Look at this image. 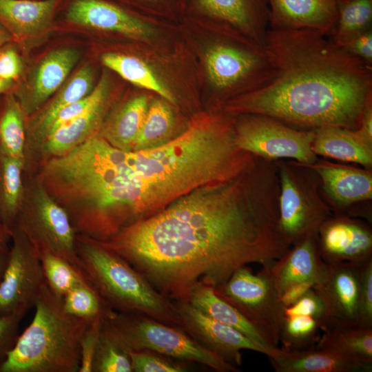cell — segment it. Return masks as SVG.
<instances>
[{"mask_svg":"<svg viewBox=\"0 0 372 372\" xmlns=\"http://www.w3.org/2000/svg\"><path fill=\"white\" fill-rule=\"evenodd\" d=\"M27 311L19 310L0 316V360L13 348L19 335L20 323Z\"/></svg>","mask_w":372,"mask_h":372,"instance_id":"cell-41","label":"cell"},{"mask_svg":"<svg viewBox=\"0 0 372 372\" xmlns=\"http://www.w3.org/2000/svg\"><path fill=\"white\" fill-rule=\"evenodd\" d=\"M242 115L234 120L235 140L241 149L270 161L291 158L301 164L317 161L312 150L316 130H299L265 115Z\"/></svg>","mask_w":372,"mask_h":372,"instance_id":"cell-10","label":"cell"},{"mask_svg":"<svg viewBox=\"0 0 372 372\" xmlns=\"http://www.w3.org/2000/svg\"><path fill=\"white\" fill-rule=\"evenodd\" d=\"M173 302L182 329L201 346L236 366L242 362L241 350L254 351L269 357L278 349L256 342L237 329L209 317L188 301Z\"/></svg>","mask_w":372,"mask_h":372,"instance_id":"cell-13","label":"cell"},{"mask_svg":"<svg viewBox=\"0 0 372 372\" xmlns=\"http://www.w3.org/2000/svg\"><path fill=\"white\" fill-rule=\"evenodd\" d=\"M10 239L12 232L0 218V256L9 251Z\"/></svg>","mask_w":372,"mask_h":372,"instance_id":"cell-47","label":"cell"},{"mask_svg":"<svg viewBox=\"0 0 372 372\" xmlns=\"http://www.w3.org/2000/svg\"><path fill=\"white\" fill-rule=\"evenodd\" d=\"M105 321L128 351H149L167 358L204 364L219 372L236 366L205 349L182 328L136 314L114 311Z\"/></svg>","mask_w":372,"mask_h":372,"instance_id":"cell-5","label":"cell"},{"mask_svg":"<svg viewBox=\"0 0 372 372\" xmlns=\"http://www.w3.org/2000/svg\"><path fill=\"white\" fill-rule=\"evenodd\" d=\"M362 265L325 263L321 280L312 287L324 307L321 331L359 327Z\"/></svg>","mask_w":372,"mask_h":372,"instance_id":"cell-12","label":"cell"},{"mask_svg":"<svg viewBox=\"0 0 372 372\" xmlns=\"http://www.w3.org/2000/svg\"><path fill=\"white\" fill-rule=\"evenodd\" d=\"M15 227L23 234L39 256L44 252L54 254L82 276L76 252V234L69 216L38 181L30 191L25 189Z\"/></svg>","mask_w":372,"mask_h":372,"instance_id":"cell-8","label":"cell"},{"mask_svg":"<svg viewBox=\"0 0 372 372\" xmlns=\"http://www.w3.org/2000/svg\"><path fill=\"white\" fill-rule=\"evenodd\" d=\"M76 246L83 278L109 308L182 328L173 301L123 258L85 236L76 235Z\"/></svg>","mask_w":372,"mask_h":372,"instance_id":"cell-4","label":"cell"},{"mask_svg":"<svg viewBox=\"0 0 372 372\" xmlns=\"http://www.w3.org/2000/svg\"><path fill=\"white\" fill-rule=\"evenodd\" d=\"M321 330L319 322L308 316H285L280 338L282 349L295 351L313 347L318 340V332Z\"/></svg>","mask_w":372,"mask_h":372,"instance_id":"cell-35","label":"cell"},{"mask_svg":"<svg viewBox=\"0 0 372 372\" xmlns=\"http://www.w3.org/2000/svg\"><path fill=\"white\" fill-rule=\"evenodd\" d=\"M92 372H132L129 351L103 318L95 351Z\"/></svg>","mask_w":372,"mask_h":372,"instance_id":"cell-34","label":"cell"},{"mask_svg":"<svg viewBox=\"0 0 372 372\" xmlns=\"http://www.w3.org/2000/svg\"><path fill=\"white\" fill-rule=\"evenodd\" d=\"M302 165L318 175L327 195L339 207L372 198V175L368 170L327 162Z\"/></svg>","mask_w":372,"mask_h":372,"instance_id":"cell-20","label":"cell"},{"mask_svg":"<svg viewBox=\"0 0 372 372\" xmlns=\"http://www.w3.org/2000/svg\"><path fill=\"white\" fill-rule=\"evenodd\" d=\"M12 240L0 280V316L28 311L46 282L39 256L17 227L12 230Z\"/></svg>","mask_w":372,"mask_h":372,"instance_id":"cell-11","label":"cell"},{"mask_svg":"<svg viewBox=\"0 0 372 372\" xmlns=\"http://www.w3.org/2000/svg\"><path fill=\"white\" fill-rule=\"evenodd\" d=\"M45 282L58 296L63 298L71 289L87 284L81 273L70 264L50 253L39 256Z\"/></svg>","mask_w":372,"mask_h":372,"instance_id":"cell-37","label":"cell"},{"mask_svg":"<svg viewBox=\"0 0 372 372\" xmlns=\"http://www.w3.org/2000/svg\"><path fill=\"white\" fill-rule=\"evenodd\" d=\"M313 285L309 283L298 284L287 289L282 296L281 299L285 307L295 302Z\"/></svg>","mask_w":372,"mask_h":372,"instance_id":"cell-46","label":"cell"},{"mask_svg":"<svg viewBox=\"0 0 372 372\" xmlns=\"http://www.w3.org/2000/svg\"><path fill=\"white\" fill-rule=\"evenodd\" d=\"M175 117L163 100H155L148 110L133 151L161 146L174 137Z\"/></svg>","mask_w":372,"mask_h":372,"instance_id":"cell-32","label":"cell"},{"mask_svg":"<svg viewBox=\"0 0 372 372\" xmlns=\"http://www.w3.org/2000/svg\"><path fill=\"white\" fill-rule=\"evenodd\" d=\"M126 1H134V3L140 4V5L155 6V5L163 3H164L163 1H167L169 0H126Z\"/></svg>","mask_w":372,"mask_h":372,"instance_id":"cell-49","label":"cell"},{"mask_svg":"<svg viewBox=\"0 0 372 372\" xmlns=\"http://www.w3.org/2000/svg\"><path fill=\"white\" fill-rule=\"evenodd\" d=\"M104 318L99 317L90 322L82 334L80 341L79 372H92L94 357Z\"/></svg>","mask_w":372,"mask_h":372,"instance_id":"cell-39","label":"cell"},{"mask_svg":"<svg viewBox=\"0 0 372 372\" xmlns=\"http://www.w3.org/2000/svg\"><path fill=\"white\" fill-rule=\"evenodd\" d=\"M278 172L259 158L236 179L196 189L97 242L165 298L187 301L196 284L214 289L238 268L271 265L291 247L279 225Z\"/></svg>","mask_w":372,"mask_h":372,"instance_id":"cell-1","label":"cell"},{"mask_svg":"<svg viewBox=\"0 0 372 372\" xmlns=\"http://www.w3.org/2000/svg\"><path fill=\"white\" fill-rule=\"evenodd\" d=\"M101 61L106 67L132 84L153 91L167 102L175 103L170 91L141 59L130 55L107 52L102 55Z\"/></svg>","mask_w":372,"mask_h":372,"instance_id":"cell-30","label":"cell"},{"mask_svg":"<svg viewBox=\"0 0 372 372\" xmlns=\"http://www.w3.org/2000/svg\"><path fill=\"white\" fill-rule=\"evenodd\" d=\"M285 316L304 315L316 319L320 325L324 314L323 304L313 288L309 289L295 302L285 307Z\"/></svg>","mask_w":372,"mask_h":372,"instance_id":"cell-42","label":"cell"},{"mask_svg":"<svg viewBox=\"0 0 372 372\" xmlns=\"http://www.w3.org/2000/svg\"><path fill=\"white\" fill-rule=\"evenodd\" d=\"M276 372H371L372 365L347 359L315 347L295 351L278 348L268 357Z\"/></svg>","mask_w":372,"mask_h":372,"instance_id":"cell-21","label":"cell"},{"mask_svg":"<svg viewBox=\"0 0 372 372\" xmlns=\"http://www.w3.org/2000/svg\"><path fill=\"white\" fill-rule=\"evenodd\" d=\"M354 130L363 141L372 145V97L367 101L359 125Z\"/></svg>","mask_w":372,"mask_h":372,"instance_id":"cell-45","label":"cell"},{"mask_svg":"<svg viewBox=\"0 0 372 372\" xmlns=\"http://www.w3.org/2000/svg\"><path fill=\"white\" fill-rule=\"evenodd\" d=\"M93 82L92 69L86 65L61 88L32 123L31 140L35 145L41 144L50 124L60 110L87 96L93 90Z\"/></svg>","mask_w":372,"mask_h":372,"instance_id":"cell-27","label":"cell"},{"mask_svg":"<svg viewBox=\"0 0 372 372\" xmlns=\"http://www.w3.org/2000/svg\"><path fill=\"white\" fill-rule=\"evenodd\" d=\"M280 229L292 246L300 239L317 235L320 226L332 217L330 207L320 198L314 176L298 163L277 164Z\"/></svg>","mask_w":372,"mask_h":372,"instance_id":"cell-9","label":"cell"},{"mask_svg":"<svg viewBox=\"0 0 372 372\" xmlns=\"http://www.w3.org/2000/svg\"><path fill=\"white\" fill-rule=\"evenodd\" d=\"M62 0H0V23L12 34L31 36L47 29Z\"/></svg>","mask_w":372,"mask_h":372,"instance_id":"cell-22","label":"cell"},{"mask_svg":"<svg viewBox=\"0 0 372 372\" xmlns=\"http://www.w3.org/2000/svg\"><path fill=\"white\" fill-rule=\"evenodd\" d=\"M12 81L0 79V94L8 92L12 87Z\"/></svg>","mask_w":372,"mask_h":372,"instance_id":"cell-50","label":"cell"},{"mask_svg":"<svg viewBox=\"0 0 372 372\" xmlns=\"http://www.w3.org/2000/svg\"><path fill=\"white\" fill-rule=\"evenodd\" d=\"M187 301L209 317L237 329L256 342L271 348L247 319L220 298L211 286L196 284L190 291Z\"/></svg>","mask_w":372,"mask_h":372,"instance_id":"cell-26","label":"cell"},{"mask_svg":"<svg viewBox=\"0 0 372 372\" xmlns=\"http://www.w3.org/2000/svg\"><path fill=\"white\" fill-rule=\"evenodd\" d=\"M134 372H183L187 368L163 355L149 351H129Z\"/></svg>","mask_w":372,"mask_h":372,"instance_id":"cell-38","label":"cell"},{"mask_svg":"<svg viewBox=\"0 0 372 372\" xmlns=\"http://www.w3.org/2000/svg\"><path fill=\"white\" fill-rule=\"evenodd\" d=\"M337 10L329 36L335 43L372 28V0H337Z\"/></svg>","mask_w":372,"mask_h":372,"instance_id":"cell-33","label":"cell"},{"mask_svg":"<svg viewBox=\"0 0 372 372\" xmlns=\"http://www.w3.org/2000/svg\"><path fill=\"white\" fill-rule=\"evenodd\" d=\"M107 99H104L68 124L49 134L39 146L48 159L63 155L99 133Z\"/></svg>","mask_w":372,"mask_h":372,"instance_id":"cell-23","label":"cell"},{"mask_svg":"<svg viewBox=\"0 0 372 372\" xmlns=\"http://www.w3.org/2000/svg\"><path fill=\"white\" fill-rule=\"evenodd\" d=\"M336 45L372 66V28L349 37Z\"/></svg>","mask_w":372,"mask_h":372,"instance_id":"cell-43","label":"cell"},{"mask_svg":"<svg viewBox=\"0 0 372 372\" xmlns=\"http://www.w3.org/2000/svg\"><path fill=\"white\" fill-rule=\"evenodd\" d=\"M214 290L247 319L269 347L278 348L285 306L274 286L270 265L256 273L242 266Z\"/></svg>","mask_w":372,"mask_h":372,"instance_id":"cell-6","label":"cell"},{"mask_svg":"<svg viewBox=\"0 0 372 372\" xmlns=\"http://www.w3.org/2000/svg\"><path fill=\"white\" fill-rule=\"evenodd\" d=\"M23 71V62L16 49L8 43L0 48V79L14 82Z\"/></svg>","mask_w":372,"mask_h":372,"instance_id":"cell-44","label":"cell"},{"mask_svg":"<svg viewBox=\"0 0 372 372\" xmlns=\"http://www.w3.org/2000/svg\"><path fill=\"white\" fill-rule=\"evenodd\" d=\"M24 113L17 99L9 94L0 110V154L24 160L26 143Z\"/></svg>","mask_w":372,"mask_h":372,"instance_id":"cell-31","label":"cell"},{"mask_svg":"<svg viewBox=\"0 0 372 372\" xmlns=\"http://www.w3.org/2000/svg\"><path fill=\"white\" fill-rule=\"evenodd\" d=\"M8 254V252L0 256V280L6 264Z\"/></svg>","mask_w":372,"mask_h":372,"instance_id":"cell-51","label":"cell"},{"mask_svg":"<svg viewBox=\"0 0 372 372\" xmlns=\"http://www.w3.org/2000/svg\"><path fill=\"white\" fill-rule=\"evenodd\" d=\"M11 33L0 23V48L12 39Z\"/></svg>","mask_w":372,"mask_h":372,"instance_id":"cell-48","label":"cell"},{"mask_svg":"<svg viewBox=\"0 0 372 372\" xmlns=\"http://www.w3.org/2000/svg\"><path fill=\"white\" fill-rule=\"evenodd\" d=\"M314 154L335 160L372 165V145L363 141L354 130L335 126L316 130L312 144Z\"/></svg>","mask_w":372,"mask_h":372,"instance_id":"cell-24","label":"cell"},{"mask_svg":"<svg viewBox=\"0 0 372 372\" xmlns=\"http://www.w3.org/2000/svg\"><path fill=\"white\" fill-rule=\"evenodd\" d=\"M79 59V52L69 48L55 50L43 57L26 91L17 99L24 114L37 110L58 90Z\"/></svg>","mask_w":372,"mask_h":372,"instance_id":"cell-19","label":"cell"},{"mask_svg":"<svg viewBox=\"0 0 372 372\" xmlns=\"http://www.w3.org/2000/svg\"><path fill=\"white\" fill-rule=\"evenodd\" d=\"M29 326L0 360V372H79L80 341L90 322L67 313L45 282Z\"/></svg>","mask_w":372,"mask_h":372,"instance_id":"cell-3","label":"cell"},{"mask_svg":"<svg viewBox=\"0 0 372 372\" xmlns=\"http://www.w3.org/2000/svg\"><path fill=\"white\" fill-rule=\"evenodd\" d=\"M274 69L265 85L229 102L224 113L255 114L303 130H355L372 97V66L310 29H269Z\"/></svg>","mask_w":372,"mask_h":372,"instance_id":"cell-2","label":"cell"},{"mask_svg":"<svg viewBox=\"0 0 372 372\" xmlns=\"http://www.w3.org/2000/svg\"><path fill=\"white\" fill-rule=\"evenodd\" d=\"M317 239L326 264L362 265L372 259L371 230L359 221L331 217L320 226Z\"/></svg>","mask_w":372,"mask_h":372,"instance_id":"cell-14","label":"cell"},{"mask_svg":"<svg viewBox=\"0 0 372 372\" xmlns=\"http://www.w3.org/2000/svg\"><path fill=\"white\" fill-rule=\"evenodd\" d=\"M62 300L63 308L67 313L89 322L99 317L109 316L114 311L87 284L74 287Z\"/></svg>","mask_w":372,"mask_h":372,"instance_id":"cell-36","label":"cell"},{"mask_svg":"<svg viewBox=\"0 0 372 372\" xmlns=\"http://www.w3.org/2000/svg\"><path fill=\"white\" fill-rule=\"evenodd\" d=\"M149 104L144 95L130 99L101 126L99 134L114 147L133 151Z\"/></svg>","mask_w":372,"mask_h":372,"instance_id":"cell-25","label":"cell"},{"mask_svg":"<svg viewBox=\"0 0 372 372\" xmlns=\"http://www.w3.org/2000/svg\"><path fill=\"white\" fill-rule=\"evenodd\" d=\"M24 160L0 154V218L11 232L24 198Z\"/></svg>","mask_w":372,"mask_h":372,"instance_id":"cell-29","label":"cell"},{"mask_svg":"<svg viewBox=\"0 0 372 372\" xmlns=\"http://www.w3.org/2000/svg\"><path fill=\"white\" fill-rule=\"evenodd\" d=\"M205 66L210 84L221 94L236 90L249 93L267 84L274 76L265 45L251 38L219 40L207 49Z\"/></svg>","mask_w":372,"mask_h":372,"instance_id":"cell-7","label":"cell"},{"mask_svg":"<svg viewBox=\"0 0 372 372\" xmlns=\"http://www.w3.org/2000/svg\"><path fill=\"white\" fill-rule=\"evenodd\" d=\"M358 326L372 328V259L361 266Z\"/></svg>","mask_w":372,"mask_h":372,"instance_id":"cell-40","label":"cell"},{"mask_svg":"<svg viewBox=\"0 0 372 372\" xmlns=\"http://www.w3.org/2000/svg\"><path fill=\"white\" fill-rule=\"evenodd\" d=\"M315 347L332 351L356 362L372 365V328L326 329Z\"/></svg>","mask_w":372,"mask_h":372,"instance_id":"cell-28","label":"cell"},{"mask_svg":"<svg viewBox=\"0 0 372 372\" xmlns=\"http://www.w3.org/2000/svg\"><path fill=\"white\" fill-rule=\"evenodd\" d=\"M317 236L300 239L270 265L273 284L280 297L293 286L302 283L313 286L321 280L325 263L319 252Z\"/></svg>","mask_w":372,"mask_h":372,"instance_id":"cell-17","label":"cell"},{"mask_svg":"<svg viewBox=\"0 0 372 372\" xmlns=\"http://www.w3.org/2000/svg\"><path fill=\"white\" fill-rule=\"evenodd\" d=\"M64 18L72 24L136 39H147L154 33L149 23L111 0H68Z\"/></svg>","mask_w":372,"mask_h":372,"instance_id":"cell-15","label":"cell"},{"mask_svg":"<svg viewBox=\"0 0 372 372\" xmlns=\"http://www.w3.org/2000/svg\"><path fill=\"white\" fill-rule=\"evenodd\" d=\"M194 8L223 21L264 45L269 30L268 0H192Z\"/></svg>","mask_w":372,"mask_h":372,"instance_id":"cell-18","label":"cell"},{"mask_svg":"<svg viewBox=\"0 0 372 372\" xmlns=\"http://www.w3.org/2000/svg\"><path fill=\"white\" fill-rule=\"evenodd\" d=\"M269 29H310L328 37L337 17V0H268Z\"/></svg>","mask_w":372,"mask_h":372,"instance_id":"cell-16","label":"cell"}]
</instances>
